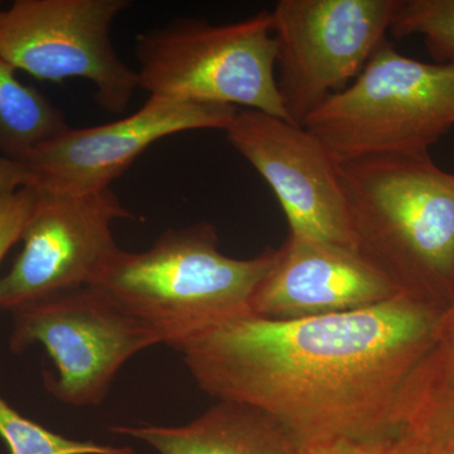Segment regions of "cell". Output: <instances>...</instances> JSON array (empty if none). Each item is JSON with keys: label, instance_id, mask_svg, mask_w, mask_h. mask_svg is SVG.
Returning a JSON list of instances; mask_svg holds the SVG:
<instances>
[{"label": "cell", "instance_id": "1", "mask_svg": "<svg viewBox=\"0 0 454 454\" xmlns=\"http://www.w3.org/2000/svg\"><path fill=\"white\" fill-rule=\"evenodd\" d=\"M439 313L399 293L340 315L238 317L173 349L203 393L262 409L313 447L396 428L397 403L432 348Z\"/></svg>", "mask_w": 454, "mask_h": 454}, {"label": "cell", "instance_id": "2", "mask_svg": "<svg viewBox=\"0 0 454 454\" xmlns=\"http://www.w3.org/2000/svg\"><path fill=\"white\" fill-rule=\"evenodd\" d=\"M358 253L397 291L442 310L454 300V173L429 154L339 164Z\"/></svg>", "mask_w": 454, "mask_h": 454}, {"label": "cell", "instance_id": "3", "mask_svg": "<svg viewBox=\"0 0 454 454\" xmlns=\"http://www.w3.org/2000/svg\"><path fill=\"white\" fill-rule=\"evenodd\" d=\"M276 253L226 255L216 227L201 221L167 230L145 252L119 250L90 288L173 348L214 325L252 315L250 301Z\"/></svg>", "mask_w": 454, "mask_h": 454}, {"label": "cell", "instance_id": "4", "mask_svg": "<svg viewBox=\"0 0 454 454\" xmlns=\"http://www.w3.org/2000/svg\"><path fill=\"white\" fill-rule=\"evenodd\" d=\"M337 163L429 154L454 127V64L422 62L382 42L348 88L304 118Z\"/></svg>", "mask_w": 454, "mask_h": 454}, {"label": "cell", "instance_id": "5", "mask_svg": "<svg viewBox=\"0 0 454 454\" xmlns=\"http://www.w3.org/2000/svg\"><path fill=\"white\" fill-rule=\"evenodd\" d=\"M136 59L139 89L149 97L258 110L294 122L278 85L270 12L223 25L175 20L139 35Z\"/></svg>", "mask_w": 454, "mask_h": 454}, {"label": "cell", "instance_id": "6", "mask_svg": "<svg viewBox=\"0 0 454 454\" xmlns=\"http://www.w3.org/2000/svg\"><path fill=\"white\" fill-rule=\"evenodd\" d=\"M128 0H16L0 5V57L41 82L83 79L107 113H125L139 89L138 74L112 38Z\"/></svg>", "mask_w": 454, "mask_h": 454}, {"label": "cell", "instance_id": "7", "mask_svg": "<svg viewBox=\"0 0 454 454\" xmlns=\"http://www.w3.org/2000/svg\"><path fill=\"white\" fill-rule=\"evenodd\" d=\"M46 349L56 373L44 376L47 390L64 404H101L125 364L162 340L125 315L94 288L76 289L13 312L9 348Z\"/></svg>", "mask_w": 454, "mask_h": 454}, {"label": "cell", "instance_id": "8", "mask_svg": "<svg viewBox=\"0 0 454 454\" xmlns=\"http://www.w3.org/2000/svg\"><path fill=\"white\" fill-rule=\"evenodd\" d=\"M399 0H280L271 13L278 85L301 124L364 70L387 40Z\"/></svg>", "mask_w": 454, "mask_h": 454}, {"label": "cell", "instance_id": "9", "mask_svg": "<svg viewBox=\"0 0 454 454\" xmlns=\"http://www.w3.org/2000/svg\"><path fill=\"white\" fill-rule=\"evenodd\" d=\"M37 191L22 250L0 277V310L91 286L121 250L114 225L134 219L112 188L89 195Z\"/></svg>", "mask_w": 454, "mask_h": 454}, {"label": "cell", "instance_id": "10", "mask_svg": "<svg viewBox=\"0 0 454 454\" xmlns=\"http://www.w3.org/2000/svg\"><path fill=\"white\" fill-rule=\"evenodd\" d=\"M226 137L277 196L289 235L356 250L339 163L303 125L239 109Z\"/></svg>", "mask_w": 454, "mask_h": 454}, {"label": "cell", "instance_id": "11", "mask_svg": "<svg viewBox=\"0 0 454 454\" xmlns=\"http://www.w3.org/2000/svg\"><path fill=\"white\" fill-rule=\"evenodd\" d=\"M238 110L149 97L129 116L97 127H70L35 146L18 162L31 173L35 190L73 195L101 192L110 190L158 140L190 130H225Z\"/></svg>", "mask_w": 454, "mask_h": 454}, {"label": "cell", "instance_id": "12", "mask_svg": "<svg viewBox=\"0 0 454 454\" xmlns=\"http://www.w3.org/2000/svg\"><path fill=\"white\" fill-rule=\"evenodd\" d=\"M250 301L252 315L288 321L376 306L399 291L356 250L289 235Z\"/></svg>", "mask_w": 454, "mask_h": 454}, {"label": "cell", "instance_id": "13", "mask_svg": "<svg viewBox=\"0 0 454 454\" xmlns=\"http://www.w3.org/2000/svg\"><path fill=\"white\" fill-rule=\"evenodd\" d=\"M158 454H307L309 447L273 415L253 405L216 402L182 426H116Z\"/></svg>", "mask_w": 454, "mask_h": 454}, {"label": "cell", "instance_id": "14", "mask_svg": "<svg viewBox=\"0 0 454 454\" xmlns=\"http://www.w3.org/2000/svg\"><path fill=\"white\" fill-rule=\"evenodd\" d=\"M0 57V154L18 162L23 155L70 128L46 95L26 85Z\"/></svg>", "mask_w": 454, "mask_h": 454}, {"label": "cell", "instance_id": "15", "mask_svg": "<svg viewBox=\"0 0 454 454\" xmlns=\"http://www.w3.org/2000/svg\"><path fill=\"white\" fill-rule=\"evenodd\" d=\"M395 424L417 437L427 454H454V375L419 364L400 395Z\"/></svg>", "mask_w": 454, "mask_h": 454}, {"label": "cell", "instance_id": "16", "mask_svg": "<svg viewBox=\"0 0 454 454\" xmlns=\"http://www.w3.org/2000/svg\"><path fill=\"white\" fill-rule=\"evenodd\" d=\"M0 438L9 454H137L128 446L71 439L23 417L0 396Z\"/></svg>", "mask_w": 454, "mask_h": 454}, {"label": "cell", "instance_id": "17", "mask_svg": "<svg viewBox=\"0 0 454 454\" xmlns=\"http://www.w3.org/2000/svg\"><path fill=\"white\" fill-rule=\"evenodd\" d=\"M389 33L420 35L434 62L454 64V0H399Z\"/></svg>", "mask_w": 454, "mask_h": 454}, {"label": "cell", "instance_id": "18", "mask_svg": "<svg viewBox=\"0 0 454 454\" xmlns=\"http://www.w3.org/2000/svg\"><path fill=\"white\" fill-rule=\"evenodd\" d=\"M307 454H427L419 441L403 427L365 439H346L309 447Z\"/></svg>", "mask_w": 454, "mask_h": 454}, {"label": "cell", "instance_id": "19", "mask_svg": "<svg viewBox=\"0 0 454 454\" xmlns=\"http://www.w3.org/2000/svg\"><path fill=\"white\" fill-rule=\"evenodd\" d=\"M37 197L38 191L29 186L0 191V264L20 243Z\"/></svg>", "mask_w": 454, "mask_h": 454}, {"label": "cell", "instance_id": "20", "mask_svg": "<svg viewBox=\"0 0 454 454\" xmlns=\"http://www.w3.org/2000/svg\"><path fill=\"white\" fill-rule=\"evenodd\" d=\"M422 364L430 372L454 375V300L439 313L434 342Z\"/></svg>", "mask_w": 454, "mask_h": 454}, {"label": "cell", "instance_id": "21", "mask_svg": "<svg viewBox=\"0 0 454 454\" xmlns=\"http://www.w3.org/2000/svg\"><path fill=\"white\" fill-rule=\"evenodd\" d=\"M33 184L32 175L23 164L0 154V191L33 187Z\"/></svg>", "mask_w": 454, "mask_h": 454}]
</instances>
